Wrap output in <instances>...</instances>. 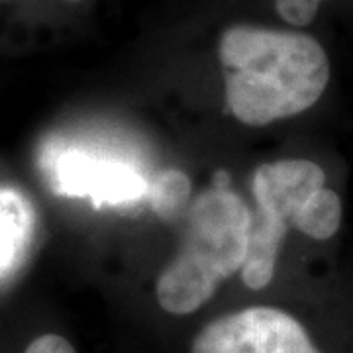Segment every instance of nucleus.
<instances>
[{
	"instance_id": "3",
	"label": "nucleus",
	"mask_w": 353,
	"mask_h": 353,
	"mask_svg": "<svg viewBox=\"0 0 353 353\" xmlns=\"http://www.w3.org/2000/svg\"><path fill=\"white\" fill-rule=\"evenodd\" d=\"M326 185L324 171L306 159H281L261 165L253 175L257 210L252 214L250 250L241 269L248 289H265L275 275L281 241L308 199Z\"/></svg>"
},
{
	"instance_id": "1",
	"label": "nucleus",
	"mask_w": 353,
	"mask_h": 353,
	"mask_svg": "<svg viewBox=\"0 0 353 353\" xmlns=\"http://www.w3.org/2000/svg\"><path fill=\"white\" fill-rule=\"evenodd\" d=\"M218 53L228 108L248 126L308 110L330 81L326 51L301 32L234 26L224 32Z\"/></svg>"
},
{
	"instance_id": "2",
	"label": "nucleus",
	"mask_w": 353,
	"mask_h": 353,
	"mask_svg": "<svg viewBox=\"0 0 353 353\" xmlns=\"http://www.w3.org/2000/svg\"><path fill=\"white\" fill-rule=\"evenodd\" d=\"M250 226L248 204L230 189L226 173H218L212 189L192 202L183 245L157 279L159 306L171 314H190L208 303L224 279L243 269Z\"/></svg>"
},
{
	"instance_id": "6",
	"label": "nucleus",
	"mask_w": 353,
	"mask_h": 353,
	"mask_svg": "<svg viewBox=\"0 0 353 353\" xmlns=\"http://www.w3.org/2000/svg\"><path fill=\"white\" fill-rule=\"evenodd\" d=\"M30 212L14 190H0V273L16 261L30 232Z\"/></svg>"
},
{
	"instance_id": "8",
	"label": "nucleus",
	"mask_w": 353,
	"mask_h": 353,
	"mask_svg": "<svg viewBox=\"0 0 353 353\" xmlns=\"http://www.w3.org/2000/svg\"><path fill=\"white\" fill-rule=\"evenodd\" d=\"M190 194V183L183 171L169 169L163 175L157 176L148 190V199L152 202V208L161 216H171L176 212Z\"/></svg>"
},
{
	"instance_id": "9",
	"label": "nucleus",
	"mask_w": 353,
	"mask_h": 353,
	"mask_svg": "<svg viewBox=\"0 0 353 353\" xmlns=\"http://www.w3.org/2000/svg\"><path fill=\"white\" fill-rule=\"evenodd\" d=\"M324 0H277L279 14L292 26H306L314 20Z\"/></svg>"
},
{
	"instance_id": "10",
	"label": "nucleus",
	"mask_w": 353,
	"mask_h": 353,
	"mask_svg": "<svg viewBox=\"0 0 353 353\" xmlns=\"http://www.w3.org/2000/svg\"><path fill=\"white\" fill-rule=\"evenodd\" d=\"M24 353H77L69 341L57 334H46L32 341Z\"/></svg>"
},
{
	"instance_id": "5",
	"label": "nucleus",
	"mask_w": 353,
	"mask_h": 353,
	"mask_svg": "<svg viewBox=\"0 0 353 353\" xmlns=\"http://www.w3.org/2000/svg\"><path fill=\"white\" fill-rule=\"evenodd\" d=\"M57 190L67 196H87L94 204H126L148 196L150 185L122 161L67 153L57 161Z\"/></svg>"
},
{
	"instance_id": "7",
	"label": "nucleus",
	"mask_w": 353,
	"mask_h": 353,
	"mask_svg": "<svg viewBox=\"0 0 353 353\" xmlns=\"http://www.w3.org/2000/svg\"><path fill=\"white\" fill-rule=\"evenodd\" d=\"M341 224L340 196L328 187L316 190L294 218L292 226L312 240H330Z\"/></svg>"
},
{
	"instance_id": "4",
	"label": "nucleus",
	"mask_w": 353,
	"mask_h": 353,
	"mask_svg": "<svg viewBox=\"0 0 353 353\" xmlns=\"http://www.w3.org/2000/svg\"><path fill=\"white\" fill-rule=\"evenodd\" d=\"M192 353H320L289 312L253 306L222 316L201 330Z\"/></svg>"
}]
</instances>
